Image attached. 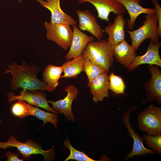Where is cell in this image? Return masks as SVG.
Returning a JSON list of instances; mask_svg holds the SVG:
<instances>
[{"label":"cell","instance_id":"5","mask_svg":"<svg viewBox=\"0 0 161 161\" xmlns=\"http://www.w3.org/2000/svg\"><path fill=\"white\" fill-rule=\"evenodd\" d=\"M139 129L149 135L156 136L161 133V109L150 104L138 116Z\"/></svg>","mask_w":161,"mask_h":161},{"label":"cell","instance_id":"13","mask_svg":"<svg viewBox=\"0 0 161 161\" xmlns=\"http://www.w3.org/2000/svg\"><path fill=\"white\" fill-rule=\"evenodd\" d=\"M76 13L79 19L78 27L80 30L89 32L97 40H100L103 37V33L100 25L89 10H78Z\"/></svg>","mask_w":161,"mask_h":161},{"label":"cell","instance_id":"3","mask_svg":"<svg viewBox=\"0 0 161 161\" xmlns=\"http://www.w3.org/2000/svg\"><path fill=\"white\" fill-rule=\"evenodd\" d=\"M143 25L137 29L127 30L131 40V46L136 52L141 43L150 38L154 43L159 42L160 37L158 31V22L156 14H147Z\"/></svg>","mask_w":161,"mask_h":161},{"label":"cell","instance_id":"21","mask_svg":"<svg viewBox=\"0 0 161 161\" xmlns=\"http://www.w3.org/2000/svg\"><path fill=\"white\" fill-rule=\"evenodd\" d=\"M63 71L62 66L48 65L44 69L43 74V80L49 87L54 90L59 84V80Z\"/></svg>","mask_w":161,"mask_h":161},{"label":"cell","instance_id":"18","mask_svg":"<svg viewBox=\"0 0 161 161\" xmlns=\"http://www.w3.org/2000/svg\"><path fill=\"white\" fill-rule=\"evenodd\" d=\"M121 3L126 10L130 16L127 20L128 28L133 30L135 21L139 15L142 13L146 14H156L155 8H145L142 7L140 3L141 0H117Z\"/></svg>","mask_w":161,"mask_h":161},{"label":"cell","instance_id":"29","mask_svg":"<svg viewBox=\"0 0 161 161\" xmlns=\"http://www.w3.org/2000/svg\"><path fill=\"white\" fill-rule=\"evenodd\" d=\"M4 156L7 157V161H22L23 159L19 158V156L15 153H13L9 151H7L5 153Z\"/></svg>","mask_w":161,"mask_h":161},{"label":"cell","instance_id":"11","mask_svg":"<svg viewBox=\"0 0 161 161\" xmlns=\"http://www.w3.org/2000/svg\"><path fill=\"white\" fill-rule=\"evenodd\" d=\"M64 92H66L67 94L63 99L55 101L47 100L48 102L52 104L53 109L60 114H64L67 120L74 122L75 117L72 112V105L73 100L77 97L78 90L75 86L70 85L65 88Z\"/></svg>","mask_w":161,"mask_h":161},{"label":"cell","instance_id":"1","mask_svg":"<svg viewBox=\"0 0 161 161\" xmlns=\"http://www.w3.org/2000/svg\"><path fill=\"white\" fill-rule=\"evenodd\" d=\"M8 67L5 73H10L12 75L10 85L13 91H17L19 88L30 91L40 90L52 92L54 90L45 82L38 79V73L42 70L40 67L37 68L33 63L29 66L23 62L20 65L13 62Z\"/></svg>","mask_w":161,"mask_h":161},{"label":"cell","instance_id":"30","mask_svg":"<svg viewBox=\"0 0 161 161\" xmlns=\"http://www.w3.org/2000/svg\"><path fill=\"white\" fill-rule=\"evenodd\" d=\"M20 3H22L23 0H17Z\"/></svg>","mask_w":161,"mask_h":161},{"label":"cell","instance_id":"8","mask_svg":"<svg viewBox=\"0 0 161 161\" xmlns=\"http://www.w3.org/2000/svg\"><path fill=\"white\" fill-rule=\"evenodd\" d=\"M42 91L43 90L31 92L27 89H23L20 91V95H18L10 92L7 93V100L9 103H11L16 100H23L31 105L43 108L54 113L60 114L50 106L46 99V94Z\"/></svg>","mask_w":161,"mask_h":161},{"label":"cell","instance_id":"6","mask_svg":"<svg viewBox=\"0 0 161 161\" xmlns=\"http://www.w3.org/2000/svg\"><path fill=\"white\" fill-rule=\"evenodd\" d=\"M44 25L46 29V38L48 39L55 42L65 50L70 47L73 31L69 25L46 21Z\"/></svg>","mask_w":161,"mask_h":161},{"label":"cell","instance_id":"23","mask_svg":"<svg viewBox=\"0 0 161 161\" xmlns=\"http://www.w3.org/2000/svg\"><path fill=\"white\" fill-rule=\"evenodd\" d=\"M83 71L86 73L88 78L89 82L87 86L88 87L94 78L106 72L103 68L92 63L86 58H85L83 66Z\"/></svg>","mask_w":161,"mask_h":161},{"label":"cell","instance_id":"15","mask_svg":"<svg viewBox=\"0 0 161 161\" xmlns=\"http://www.w3.org/2000/svg\"><path fill=\"white\" fill-rule=\"evenodd\" d=\"M126 22L123 14H119L114 18L113 23H110L102 29L103 33L108 35L107 41L112 48L125 40Z\"/></svg>","mask_w":161,"mask_h":161},{"label":"cell","instance_id":"16","mask_svg":"<svg viewBox=\"0 0 161 161\" xmlns=\"http://www.w3.org/2000/svg\"><path fill=\"white\" fill-rule=\"evenodd\" d=\"M51 12L50 21L55 23H64L73 25L77 22L70 15L64 13L60 6V0H35Z\"/></svg>","mask_w":161,"mask_h":161},{"label":"cell","instance_id":"27","mask_svg":"<svg viewBox=\"0 0 161 161\" xmlns=\"http://www.w3.org/2000/svg\"><path fill=\"white\" fill-rule=\"evenodd\" d=\"M11 111L14 115L20 119L24 118L29 116L28 109L23 100H18L14 103L11 107Z\"/></svg>","mask_w":161,"mask_h":161},{"label":"cell","instance_id":"25","mask_svg":"<svg viewBox=\"0 0 161 161\" xmlns=\"http://www.w3.org/2000/svg\"><path fill=\"white\" fill-rule=\"evenodd\" d=\"M109 89L116 94H123L126 86L123 79L112 72L109 76Z\"/></svg>","mask_w":161,"mask_h":161},{"label":"cell","instance_id":"19","mask_svg":"<svg viewBox=\"0 0 161 161\" xmlns=\"http://www.w3.org/2000/svg\"><path fill=\"white\" fill-rule=\"evenodd\" d=\"M112 49L116 60L127 68L136 56V52L125 40L114 46Z\"/></svg>","mask_w":161,"mask_h":161},{"label":"cell","instance_id":"22","mask_svg":"<svg viewBox=\"0 0 161 161\" xmlns=\"http://www.w3.org/2000/svg\"><path fill=\"white\" fill-rule=\"evenodd\" d=\"M23 101L28 109L29 116H34L43 120L44 125L48 122H50L53 124L55 128L57 129L58 119V116L56 113L42 110Z\"/></svg>","mask_w":161,"mask_h":161},{"label":"cell","instance_id":"2","mask_svg":"<svg viewBox=\"0 0 161 161\" xmlns=\"http://www.w3.org/2000/svg\"><path fill=\"white\" fill-rule=\"evenodd\" d=\"M81 54L108 72L114 61L112 48L108 41L105 39L89 42Z\"/></svg>","mask_w":161,"mask_h":161},{"label":"cell","instance_id":"10","mask_svg":"<svg viewBox=\"0 0 161 161\" xmlns=\"http://www.w3.org/2000/svg\"><path fill=\"white\" fill-rule=\"evenodd\" d=\"M87 2L95 7L98 18L108 22L110 21L109 16L111 12L118 15L124 13L126 11L123 5L117 0H78L77 1L79 4Z\"/></svg>","mask_w":161,"mask_h":161},{"label":"cell","instance_id":"26","mask_svg":"<svg viewBox=\"0 0 161 161\" xmlns=\"http://www.w3.org/2000/svg\"><path fill=\"white\" fill-rule=\"evenodd\" d=\"M143 139L146 146L155 153L161 154V135L153 136L143 134Z\"/></svg>","mask_w":161,"mask_h":161},{"label":"cell","instance_id":"14","mask_svg":"<svg viewBox=\"0 0 161 161\" xmlns=\"http://www.w3.org/2000/svg\"><path fill=\"white\" fill-rule=\"evenodd\" d=\"M73 35L71 45L68 52L65 56L67 61H70L81 55L87 44L93 41L94 37L81 32L76 24L72 25Z\"/></svg>","mask_w":161,"mask_h":161},{"label":"cell","instance_id":"7","mask_svg":"<svg viewBox=\"0 0 161 161\" xmlns=\"http://www.w3.org/2000/svg\"><path fill=\"white\" fill-rule=\"evenodd\" d=\"M134 106L127 110L122 116L123 123L126 127L129 135L132 138L133 140V148L131 151L125 157L124 160L131 159L136 155L140 157L149 154H154L155 152L151 149L146 148L144 146L143 137L140 136L131 126L129 121L131 113L132 111L137 108Z\"/></svg>","mask_w":161,"mask_h":161},{"label":"cell","instance_id":"24","mask_svg":"<svg viewBox=\"0 0 161 161\" xmlns=\"http://www.w3.org/2000/svg\"><path fill=\"white\" fill-rule=\"evenodd\" d=\"M65 148H68L70 151V154L66 159L67 161L70 160H74L78 161H96L88 157L83 151H80L74 148L71 145L68 137L64 141Z\"/></svg>","mask_w":161,"mask_h":161},{"label":"cell","instance_id":"9","mask_svg":"<svg viewBox=\"0 0 161 161\" xmlns=\"http://www.w3.org/2000/svg\"><path fill=\"white\" fill-rule=\"evenodd\" d=\"M148 68L151 74V77L143 85L146 90V98L141 104L156 100L161 104V72L158 66L149 65Z\"/></svg>","mask_w":161,"mask_h":161},{"label":"cell","instance_id":"20","mask_svg":"<svg viewBox=\"0 0 161 161\" xmlns=\"http://www.w3.org/2000/svg\"><path fill=\"white\" fill-rule=\"evenodd\" d=\"M85 58L81 54L71 60L67 61L62 65L63 72L60 78H75L83 71V67Z\"/></svg>","mask_w":161,"mask_h":161},{"label":"cell","instance_id":"28","mask_svg":"<svg viewBox=\"0 0 161 161\" xmlns=\"http://www.w3.org/2000/svg\"><path fill=\"white\" fill-rule=\"evenodd\" d=\"M152 1L155 6L156 11V15L158 22V31L161 37V7L157 0H152Z\"/></svg>","mask_w":161,"mask_h":161},{"label":"cell","instance_id":"12","mask_svg":"<svg viewBox=\"0 0 161 161\" xmlns=\"http://www.w3.org/2000/svg\"><path fill=\"white\" fill-rule=\"evenodd\" d=\"M161 46V42L154 43L150 41L147 50L144 55L136 56L128 68L129 71H132L141 65L147 64L161 67V58L159 49Z\"/></svg>","mask_w":161,"mask_h":161},{"label":"cell","instance_id":"4","mask_svg":"<svg viewBox=\"0 0 161 161\" xmlns=\"http://www.w3.org/2000/svg\"><path fill=\"white\" fill-rule=\"evenodd\" d=\"M10 147L17 148L25 160L30 159L32 155L38 154L43 155L44 160L47 161H51L54 157L53 146L49 150H44L39 144L30 139L25 143H22L17 140L14 136H11L7 141L0 142V148L6 149Z\"/></svg>","mask_w":161,"mask_h":161},{"label":"cell","instance_id":"17","mask_svg":"<svg viewBox=\"0 0 161 161\" xmlns=\"http://www.w3.org/2000/svg\"><path fill=\"white\" fill-rule=\"evenodd\" d=\"M109 76L106 72L94 78L89 86L94 102L102 101L106 97H109Z\"/></svg>","mask_w":161,"mask_h":161},{"label":"cell","instance_id":"31","mask_svg":"<svg viewBox=\"0 0 161 161\" xmlns=\"http://www.w3.org/2000/svg\"><path fill=\"white\" fill-rule=\"evenodd\" d=\"M1 120L0 119V124H1Z\"/></svg>","mask_w":161,"mask_h":161}]
</instances>
